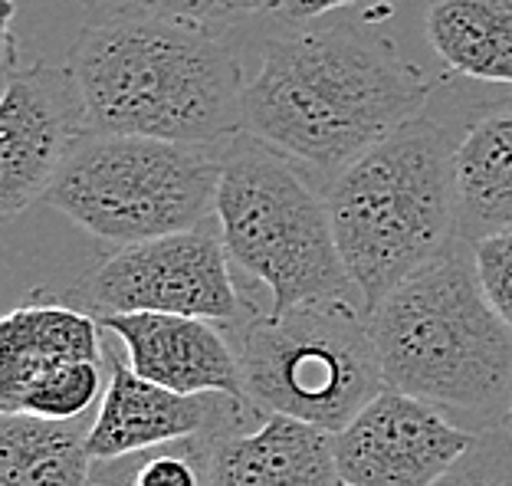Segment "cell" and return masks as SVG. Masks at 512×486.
<instances>
[{
  "label": "cell",
  "mask_w": 512,
  "mask_h": 486,
  "mask_svg": "<svg viewBox=\"0 0 512 486\" xmlns=\"http://www.w3.org/2000/svg\"><path fill=\"white\" fill-rule=\"evenodd\" d=\"M89 132L73 69L23 63L0 102V214L14 221L46 201L66 155Z\"/></svg>",
  "instance_id": "obj_9"
},
{
  "label": "cell",
  "mask_w": 512,
  "mask_h": 486,
  "mask_svg": "<svg viewBox=\"0 0 512 486\" xmlns=\"http://www.w3.org/2000/svg\"><path fill=\"white\" fill-rule=\"evenodd\" d=\"M99 326L122 342L128 365L178 395H243L240 355L211 319L168 312H115Z\"/></svg>",
  "instance_id": "obj_11"
},
{
  "label": "cell",
  "mask_w": 512,
  "mask_h": 486,
  "mask_svg": "<svg viewBox=\"0 0 512 486\" xmlns=\"http://www.w3.org/2000/svg\"><path fill=\"white\" fill-rule=\"evenodd\" d=\"M430 96V76L381 33L332 17L293 23L243 89V135L332 178L421 119Z\"/></svg>",
  "instance_id": "obj_1"
},
{
  "label": "cell",
  "mask_w": 512,
  "mask_h": 486,
  "mask_svg": "<svg viewBox=\"0 0 512 486\" xmlns=\"http://www.w3.org/2000/svg\"><path fill=\"white\" fill-rule=\"evenodd\" d=\"M102 365L106 362L0 355V414H37L50 421L89 418L106 395Z\"/></svg>",
  "instance_id": "obj_17"
},
{
  "label": "cell",
  "mask_w": 512,
  "mask_h": 486,
  "mask_svg": "<svg viewBox=\"0 0 512 486\" xmlns=\"http://www.w3.org/2000/svg\"><path fill=\"white\" fill-rule=\"evenodd\" d=\"M434 486H512V431L506 424L480 431L473 447Z\"/></svg>",
  "instance_id": "obj_20"
},
{
  "label": "cell",
  "mask_w": 512,
  "mask_h": 486,
  "mask_svg": "<svg viewBox=\"0 0 512 486\" xmlns=\"http://www.w3.org/2000/svg\"><path fill=\"white\" fill-rule=\"evenodd\" d=\"M89 132L220 145L243 132V69L211 30L148 7L79 33L69 63Z\"/></svg>",
  "instance_id": "obj_2"
},
{
  "label": "cell",
  "mask_w": 512,
  "mask_h": 486,
  "mask_svg": "<svg viewBox=\"0 0 512 486\" xmlns=\"http://www.w3.org/2000/svg\"><path fill=\"white\" fill-rule=\"evenodd\" d=\"M224 152L214 145L86 132L46 204L102 243L128 247L201 227L214 211Z\"/></svg>",
  "instance_id": "obj_6"
},
{
  "label": "cell",
  "mask_w": 512,
  "mask_h": 486,
  "mask_svg": "<svg viewBox=\"0 0 512 486\" xmlns=\"http://www.w3.org/2000/svg\"><path fill=\"white\" fill-rule=\"evenodd\" d=\"M214 431L142 447L122 457L92 460L89 486H214Z\"/></svg>",
  "instance_id": "obj_19"
},
{
  "label": "cell",
  "mask_w": 512,
  "mask_h": 486,
  "mask_svg": "<svg viewBox=\"0 0 512 486\" xmlns=\"http://www.w3.org/2000/svg\"><path fill=\"white\" fill-rule=\"evenodd\" d=\"M470 247L486 299L496 309V316L512 329V230L480 237Z\"/></svg>",
  "instance_id": "obj_22"
},
{
  "label": "cell",
  "mask_w": 512,
  "mask_h": 486,
  "mask_svg": "<svg viewBox=\"0 0 512 486\" xmlns=\"http://www.w3.org/2000/svg\"><path fill=\"white\" fill-rule=\"evenodd\" d=\"M83 4H125V0H83Z\"/></svg>",
  "instance_id": "obj_24"
},
{
  "label": "cell",
  "mask_w": 512,
  "mask_h": 486,
  "mask_svg": "<svg viewBox=\"0 0 512 486\" xmlns=\"http://www.w3.org/2000/svg\"><path fill=\"white\" fill-rule=\"evenodd\" d=\"M92 421L0 414V486H89Z\"/></svg>",
  "instance_id": "obj_16"
},
{
  "label": "cell",
  "mask_w": 512,
  "mask_h": 486,
  "mask_svg": "<svg viewBox=\"0 0 512 486\" xmlns=\"http://www.w3.org/2000/svg\"><path fill=\"white\" fill-rule=\"evenodd\" d=\"M237 355L247 401L329 434H339L388 388L371 322L358 316L352 299L266 309L243 326Z\"/></svg>",
  "instance_id": "obj_7"
},
{
  "label": "cell",
  "mask_w": 512,
  "mask_h": 486,
  "mask_svg": "<svg viewBox=\"0 0 512 486\" xmlns=\"http://www.w3.org/2000/svg\"><path fill=\"white\" fill-rule=\"evenodd\" d=\"M214 217L230 263L270 289V312L358 296L325 191L266 145L247 138L224 152Z\"/></svg>",
  "instance_id": "obj_5"
},
{
  "label": "cell",
  "mask_w": 512,
  "mask_h": 486,
  "mask_svg": "<svg viewBox=\"0 0 512 486\" xmlns=\"http://www.w3.org/2000/svg\"><path fill=\"white\" fill-rule=\"evenodd\" d=\"M76 299L92 316L115 312H168L234 326L240 293L220 234L204 227L119 247Z\"/></svg>",
  "instance_id": "obj_8"
},
{
  "label": "cell",
  "mask_w": 512,
  "mask_h": 486,
  "mask_svg": "<svg viewBox=\"0 0 512 486\" xmlns=\"http://www.w3.org/2000/svg\"><path fill=\"white\" fill-rule=\"evenodd\" d=\"M138 4L155 10V14H165L171 20L217 33L224 27H234V23L279 10L283 0H138Z\"/></svg>",
  "instance_id": "obj_21"
},
{
  "label": "cell",
  "mask_w": 512,
  "mask_h": 486,
  "mask_svg": "<svg viewBox=\"0 0 512 486\" xmlns=\"http://www.w3.org/2000/svg\"><path fill=\"white\" fill-rule=\"evenodd\" d=\"M424 33L450 73L512 89V0H430Z\"/></svg>",
  "instance_id": "obj_15"
},
{
  "label": "cell",
  "mask_w": 512,
  "mask_h": 486,
  "mask_svg": "<svg viewBox=\"0 0 512 486\" xmlns=\"http://www.w3.org/2000/svg\"><path fill=\"white\" fill-rule=\"evenodd\" d=\"M460 240L512 230V109L483 112L453 152Z\"/></svg>",
  "instance_id": "obj_14"
},
{
  "label": "cell",
  "mask_w": 512,
  "mask_h": 486,
  "mask_svg": "<svg viewBox=\"0 0 512 486\" xmlns=\"http://www.w3.org/2000/svg\"><path fill=\"white\" fill-rule=\"evenodd\" d=\"M109 385L96 421L89 427L92 460H109L132 450L181 441L234 421L247 398L230 395H178L132 372V365L106 349Z\"/></svg>",
  "instance_id": "obj_12"
},
{
  "label": "cell",
  "mask_w": 512,
  "mask_h": 486,
  "mask_svg": "<svg viewBox=\"0 0 512 486\" xmlns=\"http://www.w3.org/2000/svg\"><path fill=\"white\" fill-rule=\"evenodd\" d=\"M453 152L444 125L421 115L325 184L342 263L368 312L460 240Z\"/></svg>",
  "instance_id": "obj_4"
},
{
  "label": "cell",
  "mask_w": 512,
  "mask_h": 486,
  "mask_svg": "<svg viewBox=\"0 0 512 486\" xmlns=\"http://www.w3.org/2000/svg\"><path fill=\"white\" fill-rule=\"evenodd\" d=\"M339 486H348V483H342V480H339Z\"/></svg>",
  "instance_id": "obj_26"
},
{
  "label": "cell",
  "mask_w": 512,
  "mask_h": 486,
  "mask_svg": "<svg viewBox=\"0 0 512 486\" xmlns=\"http://www.w3.org/2000/svg\"><path fill=\"white\" fill-rule=\"evenodd\" d=\"M368 4V0H283L279 4V14H283L286 23H312L322 17H332L339 10Z\"/></svg>",
  "instance_id": "obj_23"
},
{
  "label": "cell",
  "mask_w": 512,
  "mask_h": 486,
  "mask_svg": "<svg viewBox=\"0 0 512 486\" xmlns=\"http://www.w3.org/2000/svg\"><path fill=\"white\" fill-rule=\"evenodd\" d=\"M506 427H509V431H512V408H509V414H506V421H503Z\"/></svg>",
  "instance_id": "obj_25"
},
{
  "label": "cell",
  "mask_w": 512,
  "mask_h": 486,
  "mask_svg": "<svg viewBox=\"0 0 512 486\" xmlns=\"http://www.w3.org/2000/svg\"><path fill=\"white\" fill-rule=\"evenodd\" d=\"M99 319L79 306L27 303L0 322V355L53 362H106Z\"/></svg>",
  "instance_id": "obj_18"
},
{
  "label": "cell",
  "mask_w": 512,
  "mask_h": 486,
  "mask_svg": "<svg viewBox=\"0 0 512 486\" xmlns=\"http://www.w3.org/2000/svg\"><path fill=\"white\" fill-rule=\"evenodd\" d=\"M384 385L434 404L480 434L512 408V329L476 276L473 247L457 240L368 312Z\"/></svg>",
  "instance_id": "obj_3"
},
{
  "label": "cell",
  "mask_w": 512,
  "mask_h": 486,
  "mask_svg": "<svg viewBox=\"0 0 512 486\" xmlns=\"http://www.w3.org/2000/svg\"><path fill=\"white\" fill-rule=\"evenodd\" d=\"M214 486H339L335 434L250 404L214 431Z\"/></svg>",
  "instance_id": "obj_13"
},
{
  "label": "cell",
  "mask_w": 512,
  "mask_h": 486,
  "mask_svg": "<svg viewBox=\"0 0 512 486\" xmlns=\"http://www.w3.org/2000/svg\"><path fill=\"white\" fill-rule=\"evenodd\" d=\"M473 441L434 404L384 388L335 434V467L348 486H434Z\"/></svg>",
  "instance_id": "obj_10"
}]
</instances>
